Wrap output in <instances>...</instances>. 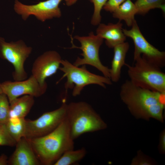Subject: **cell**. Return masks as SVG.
<instances>
[{
	"label": "cell",
	"instance_id": "10",
	"mask_svg": "<svg viewBox=\"0 0 165 165\" xmlns=\"http://www.w3.org/2000/svg\"><path fill=\"white\" fill-rule=\"evenodd\" d=\"M62 0H47L33 5L24 4L15 0L14 9L15 12L26 20L31 15H33L39 20L44 22L61 16L59 5Z\"/></svg>",
	"mask_w": 165,
	"mask_h": 165
},
{
	"label": "cell",
	"instance_id": "28",
	"mask_svg": "<svg viewBox=\"0 0 165 165\" xmlns=\"http://www.w3.org/2000/svg\"><path fill=\"white\" fill-rule=\"evenodd\" d=\"M78 0H65V4L68 6H71L75 4Z\"/></svg>",
	"mask_w": 165,
	"mask_h": 165
},
{
	"label": "cell",
	"instance_id": "23",
	"mask_svg": "<svg viewBox=\"0 0 165 165\" xmlns=\"http://www.w3.org/2000/svg\"><path fill=\"white\" fill-rule=\"evenodd\" d=\"M16 141L8 132L5 124L0 125V145L13 146Z\"/></svg>",
	"mask_w": 165,
	"mask_h": 165
},
{
	"label": "cell",
	"instance_id": "19",
	"mask_svg": "<svg viewBox=\"0 0 165 165\" xmlns=\"http://www.w3.org/2000/svg\"><path fill=\"white\" fill-rule=\"evenodd\" d=\"M87 153L84 148L74 150H69L64 152L53 164L54 165H70L80 161Z\"/></svg>",
	"mask_w": 165,
	"mask_h": 165
},
{
	"label": "cell",
	"instance_id": "13",
	"mask_svg": "<svg viewBox=\"0 0 165 165\" xmlns=\"http://www.w3.org/2000/svg\"><path fill=\"white\" fill-rule=\"evenodd\" d=\"M14 153L8 160L11 165H37L40 162L36 156L28 139L22 138L16 144Z\"/></svg>",
	"mask_w": 165,
	"mask_h": 165
},
{
	"label": "cell",
	"instance_id": "21",
	"mask_svg": "<svg viewBox=\"0 0 165 165\" xmlns=\"http://www.w3.org/2000/svg\"><path fill=\"white\" fill-rule=\"evenodd\" d=\"M10 103L6 95H0V125L5 124L9 117Z\"/></svg>",
	"mask_w": 165,
	"mask_h": 165
},
{
	"label": "cell",
	"instance_id": "8",
	"mask_svg": "<svg viewBox=\"0 0 165 165\" xmlns=\"http://www.w3.org/2000/svg\"><path fill=\"white\" fill-rule=\"evenodd\" d=\"M67 105L64 99L57 109L45 112L34 120L26 119L25 137L28 139L38 138L54 130L65 119Z\"/></svg>",
	"mask_w": 165,
	"mask_h": 165
},
{
	"label": "cell",
	"instance_id": "25",
	"mask_svg": "<svg viewBox=\"0 0 165 165\" xmlns=\"http://www.w3.org/2000/svg\"><path fill=\"white\" fill-rule=\"evenodd\" d=\"M126 0H108L103 9L112 13L119 5Z\"/></svg>",
	"mask_w": 165,
	"mask_h": 165
},
{
	"label": "cell",
	"instance_id": "26",
	"mask_svg": "<svg viewBox=\"0 0 165 165\" xmlns=\"http://www.w3.org/2000/svg\"><path fill=\"white\" fill-rule=\"evenodd\" d=\"M160 152L162 154L165 152V131L163 130L160 134V142L159 145Z\"/></svg>",
	"mask_w": 165,
	"mask_h": 165
},
{
	"label": "cell",
	"instance_id": "1",
	"mask_svg": "<svg viewBox=\"0 0 165 165\" xmlns=\"http://www.w3.org/2000/svg\"><path fill=\"white\" fill-rule=\"evenodd\" d=\"M119 95L135 117L163 122L165 94L140 87L127 80L121 86Z\"/></svg>",
	"mask_w": 165,
	"mask_h": 165
},
{
	"label": "cell",
	"instance_id": "22",
	"mask_svg": "<svg viewBox=\"0 0 165 165\" xmlns=\"http://www.w3.org/2000/svg\"><path fill=\"white\" fill-rule=\"evenodd\" d=\"M89 0L93 3L94 6V11L91 23L94 26L98 25L100 23L101 21V10L108 0Z\"/></svg>",
	"mask_w": 165,
	"mask_h": 165
},
{
	"label": "cell",
	"instance_id": "20",
	"mask_svg": "<svg viewBox=\"0 0 165 165\" xmlns=\"http://www.w3.org/2000/svg\"><path fill=\"white\" fill-rule=\"evenodd\" d=\"M165 0H137L134 3L137 14L145 15L150 10L158 8L165 12Z\"/></svg>",
	"mask_w": 165,
	"mask_h": 165
},
{
	"label": "cell",
	"instance_id": "4",
	"mask_svg": "<svg viewBox=\"0 0 165 165\" xmlns=\"http://www.w3.org/2000/svg\"><path fill=\"white\" fill-rule=\"evenodd\" d=\"M134 61L133 65H125L127 67L129 80L137 86L165 94V74L161 68L141 56Z\"/></svg>",
	"mask_w": 165,
	"mask_h": 165
},
{
	"label": "cell",
	"instance_id": "27",
	"mask_svg": "<svg viewBox=\"0 0 165 165\" xmlns=\"http://www.w3.org/2000/svg\"><path fill=\"white\" fill-rule=\"evenodd\" d=\"M8 160L6 156L2 154L0 156V165H6L8 164Z\"/></svg>",
	"mask_w": 165,
	"mask_h": 165
},
{
	"label": "cell",
	"instance_id": "9",
	"mask_svg": "<svg viewBox=\"0 0 165 165\" xmlns=\"http://www.w3.org/2000/svg\"><path fill=\"white\" fill-rule=\"evenodd\" d=\"M130 30L123 28L126 37L133 40L134 46V60L141 56L161 68L165 65V52L160 51L150 43L141 33L135 20Z\"/></svg>",
	"mask_w": 165,
	"mask_h": 165
},
{
	"label": "cell",
	"instance_id": "14",
	"mask_svg": "<svg viewBox=\"0 0 165 165\" xmlns=\"http://www.w3.org/2000/svg\"><path fill=\"white\" fill-rule=\"evenodd\" d=\"M96 30V35L105 39L106 45L113 48L116 46L125 42L126 36L122 28L123 24L119 21L116 24L109 23L108 24L100 23Z\"/></svg>",
	"mask_w": 165,
	"mask_h": 165
},
{
	"label": "cell",
	"instance_id": "18",
	"mask_svg": "<svg viewBox=\"0 0 165 165\" xmlns=\"http://www.w3.org/2000/svg\"><path fill=\"white\" fill-rule=\"evenodd\" d=\"M5 125L9 134L16 142L25 137L26 119L24 118H9Z\"/></svg>",
	"mask_w": 165,
	"mask_h": 165
},
{
	"label": "cell",
	"instance_id": "15",
	"mask_svg": "<svg viewBox=\"0 0 165 165\" xmlns=\"http://www.w3.org/2000/svg\"><path fill=\"white\" fill-rule=\"evenodd\" d=\"M129 47L128 42H124L113 48L114 56L110 68V79L112 82H117L120 79L121 69L126 64V57Z\"/></svg>",
	"mask_w": 165,
	"mask_h": 165
},
{
	"label": "cell",
	"instance_id": "2",
	"mask_svg": "<svg viewBox=\"0 0 165 165\" xmlns=\"http://www.w3.org/2000/svg\"><path fill=\"white\" fill-rule=\"evenodd\" d=\"M28 139L39 161L44 165L53 164L64 152L74 149V140L66 118L48 134Z\"/></svg>",
	"mask_w": 165,
	"mask_h": 165
},
{
	"label": "cell",
	"instance_id": "17",
	"mask_svg": "<svg viewBox=\"0 0 165 165\" xmlns=\"http://www.w3.org/2000/svg\"><path fill=\"white\" fill-rule=\"evenodd\" d=\"M137 13L136 6L131 0H126L112 13L114 18L124 20L128 27H131L136 20L134 17Z\"/></svg>",
	"mask_w": 165,
	"mask_h": 165
},
{
	"label": "cell",
	"instance_id": "3",
	"mask_svg": "<svg viewBox=\"0 0 165 165\" xmlns=\"http://www.w3.org/2000/svg\"><path fill=\"white\" fill-rule=\"evenodd\" d=\"M66 118L73 140L85 133L104 130L107 127L100 116L85 101L67 104Z\"/></svg>",
	"mask_w": 165,
	"mask_h": 165
},
{
	"label": "cell",
	"instance_id": "12",
	"mask_svg": "<svg viewBox=\"0 0 165 165\" xmlns=\"http://www.w3.org/2000/svg\"><path fill=\"white\" fill-rule=\"evenodd\" d=\"M62 59L61 55L56 51L50 50L45 52L33 62L32 75L40 85L47 84L46 79L57 72L60 67Z\"/></svg>",
	"mask_w": 165,
	"mask_h": 165
},
{
	"label": "cell",
	"instance_id": "7",
	"mask_svg": "<svg viewBox=\"0 0 165 165\" xmlns=\"http://www.w3.org/2000/svg\"><path fill=\"white\" fill-rule=\"evenodd\" d=\"M32 50L31 47L28 46L22 40L7 42L0 37V57L13 66L14 70L12 76L15 81L27 79L28 75L24 64Z\"/></svg>",
	"mask_w": 165,
	"mask_h": 165
},
{
	"label": "cell",
	"instance_id": "6",
	"mask_svg": "<svg viewBox=\"0 0 165 165\" xmlns=\"http://www.w3.org/2000/svg\"><path fill=\"white\" fill-rule=\"evenodd\" d=\"M74 38L79 42L81 46H77L72 43L71 48L81 49L82 52L80 54L82 57H78L73 64L78 67L91 65L101 72L103 75L110 78V68L102 64L99 56V49L104 39L94 35L93 31L90 32L87 36L76 35Z\"/></svg>",
	"mask_w": 165,
	"mask_h": 165
},
{
	"label": "cell",
	"instance_id": "5",
	"mask_svg": "<svg viewBox=\"0 0 165 165\" xmlns=\"http://www.w3.org/2000/svg\"><path fill=\"white\" fill-rule=\"evenodd\" d=\"M59 69L64 74L57 83L65 77L67 81L64 87L67 90L73 89L72 95L74 97L80 95L84 87L91 84L98 85L104 88L106 85H111L112 82L109 78L92 73L87 70L86 65L81 67L74 65L66 60L62 59Z\"/></svg>",
	"mask_w": 165,
	"mask_h": 165
},
{
	"label": "cell",
	"instance_id": "24",
	"mask_svg": "<svg viewBox=\"0 0 165 165\" xmlns=\"http://www.w3.org/2000/svg\"><path fill=\"white\" fill-rule=\"evenodd\" d=\"M154 163L149 157H147L142 153L140 150L137 152V156L132 161V165H151Z\"/></svg>",
	"mask_w": 165,
	"mask_h": 165
},
{
	"label": "cell",
	"instance_id": "11",
	"mask_svg": "<svg viewBox=\"0 0 165 165\" xmlns=\"http://www.w3.org/2000/svg\"><path fill=\"white\" fill-rule=\"evenodd\" d=\"M2 93L7 96L9 103L22 95H30L34 97H39L46 92L47 84L40 85L36 79L31 75L25 80L13 82L6 81L1 83Z\"/></svg>",
	"mask_w": 165,
	"mask_h": 165
},
{
	"label": "cell",
	"instance_id": "16",
	"mask_svg": "<svg viewBox=\"0 0 165 165\" xmlns=\"http://www.w3.org/2000/svg\"><path fill=\"white\" fill-rule=\"evenodd\" d=\"M9 103V118H24L34 104V97L30 95H24L14 99Z\"/></svg>",
	"mask_w": 165,
	"mask_h": 165
},
{
	"label": "cell",
	"instance_id": "29",
	"mask_svg": "<svg viewBox=\"0 0 165 165\" xmlns=\"http://www.w3.org/2000/svg\"><path fill=\"white\" fill-rule=\"evenodd\" d=\"M2 93H3L1 87V83H0V95Z\"/></svg>",
	"mask_w": 165,
	"mask_h": 165
}]
</instances>
